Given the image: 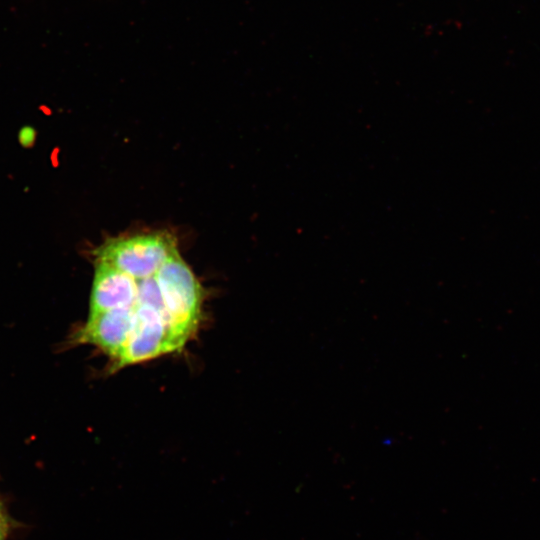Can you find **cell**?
Returning <instances> with one entry per match:
<instances>
[{"mask_svg":"<svg viewBox=\"0 0 540 540\" xmlns=\"http://www.w3.org/2000/svg\"><path fill=\"white\" fill-rule=\"evenodd\" d=\"M156 278L173 334L183 347L200 321L202 287L179 251L163 263Z\"/></svg>","mask_w":540,"mask_h":540,"instance_id":"1","label":"cell"},{"mask_svg":"<svg viewBox=\"0 0 540 540\" xmlns=\"http://www.w3.org/2000/svg\"><path fill=\"white\" fill-rule=\"evenodd\" d=\"M176 252V239L157 232L112 238L96 249L95 258L139 279L155 274Z\"/></svg>","mask_w":540,"mask_h":540,"instance_id":"2","label":"cell"},{"mask_svg":"<svg viewBox=\"0 0 540 540\" xmlns=\"http://www.w3.org/2000/svg\"><path fill=\"white\" fill-rule=\"evenodd\" d=\"M132 308H116L89 314L85 324L75 335L76 342L91 344L114 361L126 345L134 328Z\"/></svg>","mask_w":540,"mask_h":540,"instance_id":"3","label":"cell"},{"mask_svg":"<svg viewBox=\"0 0 540 540\" xmlns=\"http://www.w3.org/2000/svg\"><path fill=\"white\" fill-rule=\"evenodd\" d=\"M95 264L89 314L134 307L137 279L106 263L96 261Z\"/></svg>","mask_w":540,"mask_h":540,"instance_id":"4","label":"cell"},{"mask_svg":"<svg viewBox=\"0 0 540 540\" xmlns=\"http://www.w3.org/2000/svg\"><path fill=\"white\" fill-rule=\"evenodd\" d=\"M8 530V521L0 504V540H6Z\"/></svg>","mask_w":540,"mask_h":540,"instance_id":"5","label":"cell"}]
</instances>
